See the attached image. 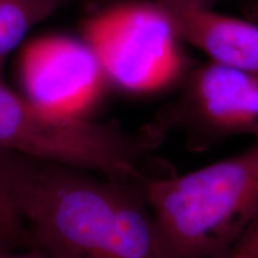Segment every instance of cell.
<instances>
[{
    "label": "cell",
    "mask_w": 258,
    "mask_h": 258,
    "mask_svg": "<svg viewBox=\"0 0 258 258\" xmlns=\"http://www.w3.org/2000/svg\"><path fill=\"white\" fill-rule=\"evenodd\" d=\"M0 148V185L54 258H165L140 185Z\"/></svg>",
    "instance_id": "obj_1"
},
{
    "label": "cell",
    "mask_w": 258,
    "mask_h": 258,
    "mask_svg": "<svg viewBox=\"0 0 258 258\" xmlns=\"http://www.w3.org/2000/svg\"><path fill=\"white\" fill-rule=\"evenodd\" d=\"M165 258H227L258 219V138L182 175L138 179Z\"/></svg>",
    "instance_id": "obj_2"
},
{
    "label": "cell",
    "mask_w": 258,
    "mask_h": 258,
    "mask_svg": "<svg viewBox=\"0 0 258 258\" xmlns=\"http://www.w3.org/2000/svg\"><path fill=\"white\" fill-rule=\"evenodd\" d=\"M161 139L150 127L129 134L110 123L48 115L0 79V148L134 182Z\"/></svg>",
    "instance_id": "obj_3"
},
{
    "label": "cell",
    "mask_w": 258,
    "mask_h": 258,
    "mask_svg": "<svg viewBox=\"0 0 258 258\" xmlns=\"http://www.w3.org/2000/svg\"><path fill=\"white\" fill-rule=\"evenodd\" d=\"M84 41L96 54L106 80L124 91H160L188 72L182 42L156 2L103 10L86 21Z\"/></svg>",
    "instance_id": "obj_4"
},
{
    "label": "cell",
    "mask_w": 258,
    "mask_h": 258,
    "mask_svg": "<svg viewBox=\"0 0 258 258\" xmlns=\"http://www.w3.org/2000/svg\"><path fill=\"white\" fill-rule=\"evenodd\" d=\"M178 95L150 127L180 132L191 150L233 137L258 138V72L208 61L188 70Z\"/></svg>",
    "instance_id": "obj_5"
},
{
    "label": "cell",
    "mask_w": 258,
    "mask_h": 258,
    "mask_svg": "<svg viewBox=\"0 0 258 258\" xmlns=\"http://www.w3.org/2000/svg\"><path fill=\"white\" fill-rule=\"evenodd\" d=\"M22 78L27 98L48 115L82 118L101 97L105 74L85 41L50 36L25 48Z\"/></svg>",
    "instance_id": "obj_6"
},
{
    "label": "cell",
    "mask_w": 258,
    "mask_h": 258,
    "mask_svg": "<svg viewBox=\"0 0 258 258\" xmlns=\"http://www.w3.org/2000/svg\"><path fill=\"white\" fill-rule=\"evenodd\" d=\"M165 12L178 40L209 61L258 72V25L215 12L194 0H153Z\"/></svg>",
    "instance_id": "obj_7"
},
{
    "label": "cell",
    "mask_w": 258,
    "mask_h": 258,
    "mask_svg": "<svg viewBox=\"0 0 258 258\" xmlns=\"http://www.w3.org/2000/svg\"><path fill=\"white\" fill-rule=\"evenodd\" d=\"M64 0H0V79L5 59L31 28L59 9Z\"/></svg>",
    "instance_id": "obj_8"
},
{
    "label": "cell",
    "mask_w": 258,
    "mask_h": 258,
    "mask_svg": "<svg viewBox=\"0 0 258 258\" xmlns=\"http://www.w3.org/2000/svg\"><path fill=\"white\" fill-rule=\"evenodd\" d=\"M27 225L18 214L14 203L0 185V250L30 243Z\"/></svg>",
    "instance_id": "obj_9"
},
{
    "label": "cell",
    "mask_w": 258,
    "mask_h": 258,
    "mask_svg": "<svg viewBox=\"0 0 258 258\" xmlns=\"http://www.w3.org/2000/svg\"><path fill=\"white\" fill-rule=\"evenodd\" d=\"M227 258H258L253 241L251 239L249 232H246L241 240L238 243L234 250Z\"/></svg>",
    "instance_id": "obj_10"
},
{
    "label": "cell",
    "mask_w": 258,
    "mask_h": 258,
    "mask_svg": "<svg viewBox=\"0 0 258 258\" xmlns=\"http://www.w3.org/2000/svg\"><path fill=\"white\" fill-rule=\"evenodd\" d=\"M0 258H54L47 254V256H37V254H14L8 253L6 251H0Z\"/></svg>",
    "instance_id": "obj_11"
},
{
    "label": "cell",
    "mask_w": 258,
    "mask_h": 258,
    "mask_svg": "<svg viewBox=\"0 0 258 258\" xmlns=\"http://www.w3.org/2000/svg\"><path fill=\"white\" fill-rule=\"evenodd\" d=\"M249 234L251 237V239L253 241V245H254V249H256V252H257V257H258V219L256 221L253 222L252 226L249 228Z\"/></svg>",
    "instance_id": "obj_12"
},
{
    "label": "cell",
    "mask_w": 258,
    "mask_h": 258,
    "mask_svg": "<svg viewBox=\"0 0 258 258\" xmlns=\"http://www.w3.org/2000/svg\"><path fill=\"white\" fill-rule=\"evenodd\" d=\"M194 2L200 3V4L208 6V8H213L215 4H218L219 2H222V0H194Z\"/></svg>",
    "instance_id": "obj_13"
},
{
    "label": "cell",
    "mask_w": 258,
    "mask_h": 258,
    "mask_svg": "<svg viewBox=\"0 0 258 258\" xmlns=\"http://www.w3.org/2000/svg\"><path fill=\"white\" fill-rule=\"evenodd\" d=\"M0 251H3V250H0Z\"/></svg>",
    "instance_id": "obj_14"
}]
</instances>
